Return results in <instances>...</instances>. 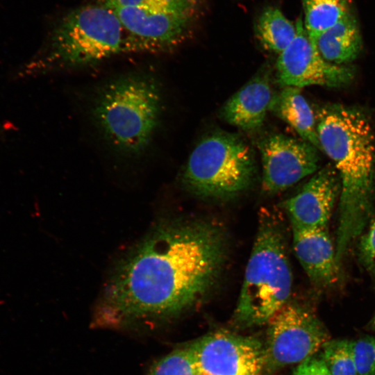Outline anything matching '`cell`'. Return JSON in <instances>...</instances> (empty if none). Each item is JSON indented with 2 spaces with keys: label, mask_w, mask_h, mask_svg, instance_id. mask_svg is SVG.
I'll list each match as a JSON object with an SVG mask.
<instances>
[{
  "label": "cell",
  "mask_w": 375,
  "mask_h": 375,
  "mask_svg": "<svg viewBox=\"0 0 375 375\" xmlns=\"http://www.w3.org/2000/svg\"><path fill=\"white\" fill-rule=\"evenodd\" d=\"M199 375H206V374L199 373Z\"/></svg>",
  "instance_id": "484cf974"
},
{
  "label": "cell",
  "mask_w": 375,
  "mask_h": 375,
  "mask_svg": "<svg viewBox=\"0 0 375 375\" xmlns=\"http://www.w3.org/2000/svg\"><path fill=\"white\" fill-rule=\"evenodd\" d=\"M264 344L268 372L300 364L314 356L329 340L319 319L305 307L288 302L267 324Z\"/></svg>",
  "instance_id": "52a82bcc"
},
{
  "label": "cell",
  "mask_w": 375,
  "mask_h": 375,
  "mask_svg": "<svg viewBox=\"0 0 375 375\" xmlns=\"http://www.w3.org/2000/svg\"><path fill=\"white\" fill-rule=\"evenodd\" d=\"M358 254L362 266L375 278V217L371 220L367 231L360 238Z\"/></svg>",
  "instance_id": "7402d4cb"
},
{
  "label": "cell",
  "mask_w": 375,
  "mask_h": 375,
  "mask_svg": "<svg viewBox=\"0 0 375 375\" xmlns=\"http://www.w3.org/2000/svg\"><path fill=\"white\" fill-rule=\"evenodd\" d=\"M269 110L291 126L303 140L322 151L315 115L299 88L284 87L274 96Z\"/></svg>",
  "instance_id": "2e32d148"
},
{
  "label": "cell",
  "mask_w": 375,
  "mask_h": 375,
  "mask_svg": "<svg viewBox=\"0 0 375 375\" xmlns=\"http://www.w3.org/2000/svg\"><path fill=\"white\" fill-rule=\"evenodd\" d=\"M315 117L322 151L333 162L340 180L335 256L341 266L372 211L375 139L367 117L357 108L327 105L317 110Z\"/></svg>",
  "instance_id": "7a4b0ae2"
},
{
  "label": "cell",
  "mask_w": 375,
  "mask_h": 375,
  "mask_svg": "<svg viewBox=\"0 0 375 375\" xmlns=\"http://www.w3.org/2000/svg\"><path fill=\"white\" fill-rule=\"evenodd\" d=\"M255 33L265 49L280 54L294 39L297 26L279 9L269 6L258 16L255 24Z\"/></svg>",
  "instance_id": "e0dca14e"
},
{
  "label": "cell",
  "mask_w": 375,
  "mask_h": 375,
  "mask_svg": "<svg viewBox=\"0 0 375 375\" xmlns=\"http://www.w3.org/2000/svg\"><path fill=\"white\" fill-rule=\"evenodd\" d=\"M302 5L303 26L311 40L350 13L349 0H302Z\"/></svg>",
  "instance_id": "ac0fdd59"
},
{
  "label": "cell",
  "mask_w": 375,
  "mask_h": 375,
  "mask_svg": "<svg viewBox=\"0 0 375 375\" xmlns=\"http://www.w3.org/2000/svg\"><path fill=\"white\" fill-rule=\"evenodd\" d=\"M187 347L201 374L260 375L265 369L264 344L253 337L216 331Z\"/></svg>",
  "instance_id": "9c48e42d"
},
{
  "label": "cell",
  "mask_w": 375,
  "mask_h": 375,
  "mask_svg": "<svg viewBox=\"0 0 375 375\" xmlns=\"http://www.w3.org/2000/svg\"><path fill=\"white\" fill-rule=\"evenodd\" d=\"M161 108L156 79L147 74H131L103 85L94 99L92 116L101 135L115 151L136 156L152 142Z\"/></svg>",
  "instance_id": "3957f363"
},
{
  "label": "cell",
  "mask_w": 375,
  "mask_h": 375,
  "mask_svg": "<svg viewBox=\"0 0 375 375\" xmlns=\"http://www.w3.org/2000/svg\"><path fill=\"white\" fill-rule=\"evenodd\" d=\"M292 273L281 222L264 210L233 314L240 327L267 324L290 301Z\"/></svg>",
  "instance_id": "277c9868"
},
{
  "label": "cell",
  "mask_w": 375,
  "mask_h": 375,
  "mask_svg": "<svg viewBox=\"0 0 375 375\" xmlns=\"http://www.w3.org/2000/svg\"><path fill=\"white\" fill-rule=\"evenodd\" d=\"M197 0H170L143 7L113 10L135 51L174 47L186 36Z\"/></svg>",
  "instance_id": "ba28073f"
},
{
  "label": "cell",
  "mask_w": 375,
  "mask_h": 375,
  "mask_svg": "<svg viewBox=\"0 0 375 375\" xmlns=\"http://www.w3.org/2000/svg\"><path fill=\"white\" fill-rule=\"evenodd\" d=\"M227 250L225 231L213 222L159 224L109 281L105 315L117 320L163 318L192 308L216 285Z\"/></svg>",
  "instance_id": "6da1fadb"
},
{
  "label": "cell",
  "mask_w": 375,
  "mask_h": 375,
  "mask_svg": "<svg viewBox=\"0 0 375 375\" xmlns=\"http://www.w3.org/2000/svg\"><path fill=\"white\" fill-rule=\"evenodd\" d=\"M351 343L358 375H375V338L362 337Z\"/></svg>",
  "instance_id": "44dd1931"
},
{
  "label": "cell",
  "mask_w": 375,
  "mask_h": 375,
  "mask_svg": "<svg viewBox=\"0 0 375 375\" xmlns=\"http://www.w3.org/2000/svg\"><path fill=\"white\" fill-rule=\"evenodd\" d=\"M322 349L320 357L331 375H358L351 341L329 340Z\"/></svg>",
  "instance_id": "d6986e66"
},
{
  "label": "cell",
  "mask_w": 375,
  "mask_h": 375,
  "mask_svg": "<svg viewBox=\"0 0 375 375\" xmlns=\"http://www.w3.org/2000/svg\"><path fill=\"white\" fill-rule=\"evenodd\" d=\"M256 172L250 147L235 134L217 132L202 139L190 153L183 183L197 195L224 199L246 190Z\"/></svg>",
  "instance_id": "8992f818"
},
{
  "label": "cell",
  "mask_w": 375,
  "mask_h": 375,
  "mask_svg": "<svg viewBox=\"0 0 375 375\" xmlns=\"http://www.w3.org/2000/svg\"><path fill=\"white\" fill-rule=\"evenodd\" d=\"M340 193L336 170L327 166L316 172L298 194L284 203L292 227L326 228Z\"/></svg>",
  "instance_id": "7c38bea8"
},
{
  "label": "cell",
  "mask_w": 375,
  "mask_h": 375,
  "mask_svg": "<svg viewBox=\"0 0 375 375\" xmlns=\"http://www.w3.org/2000/svg\"><path fill=\"white\" fill-rule=\"evenodd\" d=\"M296 26L294 39L279 54L276 61L278 82L284 87L296 88L309 85L338 88L350 83L355 76V69L347 65H335L323 59L301 19Z\"/></svg>",
  "instance_id": "30bf717a"
},
{
  "label": "cell",
  "mask_w": 375,
  "mask_h": 375,
  "mask_svg": "<svg viewBox=\"0 0 375 375\" xmlns=\"http://www.w3.org/2000/svg\"><path fill=\"white\" fill-rule=\"evenodd\" d=\"M311 40L322 58L335 65L351 62L362 49L358 25L351 13Z\"/></svg>",
  "instance_id": "9a60e30c"
},
{
  "label": "cell",
  "mask_w": 375,
  "mask_h": 375,
  "mask_svg": "<svg viewBox=\"0 0 375 375\" xmlns=\"http://www.w3.org/2000/svg\"><path fill=\"white\" fill-rule=\"evenodd\" d=\"M261 156L262 186L268 193L283 191L319 167L318 149L310 143L273 133L259 143Z\"/></svg>",
  "instance_id": "8fae6325"
},
{
  "label": "cell",
  "mask_w": 375,
  "mask_h": 375,
  "mask_svg": "<svg viewBox=\"0 0 375 375\" xmlns=\"http://www.w3.org/2000/svg\"><path fill=\"white\" fill-rule=\"evenodd\" d=\"M135 52L115 11L99 3L73 10L58 23L38 70L91 66L122 53Z\"/></svg>",
  "instance_id": "5b68a950"
},
{
  "label": "cell",
  "mask_w": 375,
  "mask_h": 375,
  "mask_svg": "<svg viewBox=\"0 0 375 375\" xmlns=\"http://www.w3.org/2000/svg\"><path fill=\"white\" fill-rule=\"evenodd\" d=\"M372 326L375 328V316H374V317L373 319V321H372Z\"/></svg>",
  "instance_id": "d4e9b609"
},
{
  "label": "cell",
  "mask_w": 375,
  "mask_h": 375,
  "mask_svg": "<svg viewBox=\"0 0 375 375\" xmlns=\"http://www.w3.org/2000/svg\"><path fill=\"white\" fill-rule=\"evenodd\" d=\"M273 97L269 70L260 69L226 102L222 116L239 128L256 130L262 126Z\"/></svg>",
  "instance_id": "5bb4252c"
},
{
  "label": "cell",
  "mask_w": 375,
  "mask_h": 375,
  "mask_svg": "<svg viewBox=\"0 0 375 375\" xmlns=\"http://www.w3.org/2000/svg\"><path fill=\"white\" fill-rule=\"evenodd\" d=\"M168 1L170 0H99V3L115 10L130 7L147 6Z\"/></svg>",
  "instance_id": "cb8c5ba5"
},
{
  "label": "cell",
  "mask_w": 375,
  "mask_h": 375,
  "mask_svg": "<svg viewBox=\"0 0 375 375\" xmlns=\"http://www.w3.org/2000/svg\"><path fill=\"white\" fill-rule=\"evenodd\" d=\"M293 375H331L321 357L312 356L300 363Z\"/></svg>",
  "instance_id": "603a6c76"
},
{
  "label": "cell",
  "mask_w": 375,
  "mask_h": 375,
  "mask_svg": "<svg viewBox=\"0 0 375 375\" xmlns=\"http://www.w3.org/2000/svg\"><path fill=\"white\" fill-rule=\"evenodd\" d=\"M292 228L294 253L310 279L319 286L335 283L340 267L326 228Z\"/></svg>",
  "instance_id": "4fadbf2b"
},
{
  "label": "cell",
  "mask_w": 375,
  "mask_h": 375,
  "mask_svg": "<svg viewBox=\"0 0 375 375\" xmlns=\"http://www.w3.org/2000/svg\"><path fill=\"white\" fill-rule=\"evenodd\" d=\"M199 373L186 346L155 362L148 375H199Z\"/></svg>",
  "instance_id": "ffe728a7"
}]
</instances>
